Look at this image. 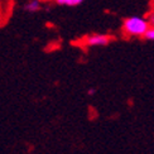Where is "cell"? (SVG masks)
<instances>
[{
    "label": "cell",
    "instance_id": "cell-2",
    "mask_svg": "<svg viewBox=\"0 0 154 154\" xmlns=\"http://www.w3.org/2000/svg\"><path fill=\"white\" fill-rule=\"evenodd\" d=\"M114 38L107 34H100V33H94L88 34L83 38V44L87 47H105L110 43Z\"/></svg>",
    "mask_w": 154,
    "mask_h": 154
},
{
    "label": "cell",
    "instance_id": "cell-1",
    "mask_svg": "<svg viewBox=\"0 0 154 154\" xmlns=\"http://www.w3.org/2000/svg\"><path fill=\"white\" fill-rule=\"evenodd\" d=\"M150 28V24L146 18L143 17H129L123 22V33L126 37H142Z\"/></svg>",
    "mask_w": 154,
    "mask_h": 154
},
{
    "label": "cell",
    "instance_id": "cell-3",
    "mask_svg": "<svg viewBox=\"0 0 154 154\" xmlns=\"http://www.w3.org/2000/svg\"><path fill=\"white\" fill-rule=\"evenodd\" d=\"M23 8L28 13H37L42 9V4L39 0H28V2L24 4Z\"/></svg>",
    "mask_w": 154,
    "mask_h": 154
},
{
    "label": "cell",
    "instance_id": "cell-8",
    "mask_svg": "<svg viewBox=\"0 0 154 154\" xmlns=\"http://www.w3.org/2000/svg\"><path fill=\"white\" fill-rule=\"evenodd\" d=\"M82 2L83 0H71V6H77V5H80Z\"/></svg>",
    "mask_w": 154,
    "mask_h": 154
},
{
    "label": "cell",
    "instance_id": "cell-5",
    "mask_svg": "<svg viewBox=\"0 0 154 154\" xmlns=\"http://www.w3.org/2000/svg\"><path fill=\"white\" fill-rule=\"evenodd\" d=\"M146 19H148V22H149V24H150V27H154V10H152L149 14H148V17H146Z\"/></svg>",
    "mask_w": 154,
    "mask_h": 154
},
{
    "label": "cell",
    "instance_id": "cell-7",
    "mask_svg": "<svg viewBox=\"0 0 154 154\" xmlns=\"http://www.w3.org/2000/svg\"><path fill=\"white\" fill-rule=\"evenodd\" d=\"M96 91H97V90L94 88V87H91V88L87 90V95H88V96H94V95L96 94Z\"/></svg>",
    "mask_w": 154,
    "mask_h": 154
},
{
    "label": "cell",
    "instance_id": "cell-4",
    "mask_svg": "<svg viewBox=\"0 0 154 154\" xmlns=\"http://www.w3.org/2000/svg\"><path fill=\"white\" fill-rule=\"evenodd\" d=\"M143 39L154 42V27H150L148 30H146V33L143 35Z\"/></svg>",
    "mask_w": 154,
    "mask_h": 154
},
{
    "label": "cell",
    "instance_id": "cell-6",
    "mask_svg": "<svg viewBox=\"0 0 154 154\" xmlns=\"http://www.w3.org/2000/svg\"><path fill=\"white\" fill-rule=\"evenodd\" d=\"M56 3L58 5H66V6H71V0H56Z\"/></svg>",
    "mask_w": 154,
    "mask_h": 154
}]
</instances>
